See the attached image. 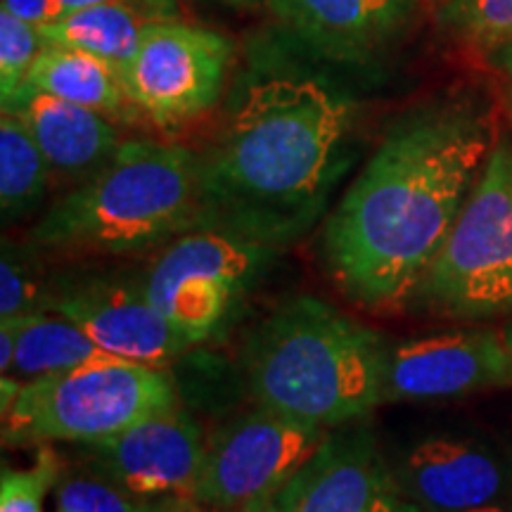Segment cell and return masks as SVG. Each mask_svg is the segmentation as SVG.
<instances>
[{"label":"cell","mask_w":512,"mask_h":512,"mask_svg":"<svg viewBox=\"0 0 512 512\" xmlns=\"http://www.w3.org/2000/svg\"><path fill=\"white\" fill-rule=\"evenodd\" d=\"M50 311L72 320L102 349L162 368L192 344L150 302L143 285L83 280L53 292Z\"/></svg>","instance_id":"cell-13"},{"label":"cell","mask_w":512,"mask_h":512,"mask_svg":"<svg viewBox=\"0 0 512 512\" xmlns=\"http://www.w3.org/2000/svg\"><path fill=\"white\" fill-rule=\"evenodd\" d=\"M484 57L486 62H489V67L501 74L503 79H508L512 86V38L505 43H498V46H494L491 50H486Z\"/></svg>","instance_id":"cell-29"},{"label":"cell","mask_w":512,"mask_h":512,"mask_svg":"<svg viewBox=\"0 0 512 512\" xmlns=\"http://www.w3.org/2000/svg\"><path fill=\"white\" fill-rule=\"evenodd\" d=\"M27 320H29V316L0 318V373L3 375H8L12 370L19 337H22V330H24V325H27Z\"/></svg>","instance_id":"cell-28"},{"label":"cell","mask_w":512,"mask_h":512,"mask_svg":"<svg viewBox=\"0 0 512 512\" xmlns=\"http://www.w3.org/2000/svg\"><path fill=\"white\" fill-rule=\"evenodd\" d=\"M53 292L48 290L41 261L29 245L3 240L0 259V318L34 316L50 311Z\"/></svg>","instance_id":"cell-22"},{"label":"cell","mask_w":512,"mask_h":512,"mask_svg":"<svg viewBox=\"0 0 512 512\" xmlns=\"http://www.w3.org/2000/svg\"><path fill=\"white\" fill-rule=\"evenodd\" d=\"M221 3L230 5V8H240V10H252V8H259V5H264L266 0H221Z\"/></svg>","instance_id":"cell-31"},{"label":"cell","mask_w":512,"mask_h":512,"mask_svg":"<svg viewBox=\"0 0 512 512\" xmlns=\"http://www.w3.org/2000/svg\"><path fill=\"white\" fill-rule=\"evenodd\" d=\"M3 112H15L24 121L46 157L53 181L67 190L98 174L124 143L105 114L29 86L19 88Z\"/></svg>","instance_id":"cell-16"},{"label":"cell","mask_w":512,"mask_h":512,"mask_svg":"<svg viewBox=\"0 0 512 512\" xmlns=\"http://www.w3.org/2000/svg\"><path fill=\"white\" fill-rule=\"evenodd\" d=\"M392 470L403 494L422 512L512 503V465L475 439L427 437L406 448Z\"/></svg>","instance_id":"cell-14"},{"label":"cell","mask_w":512,"mask_h":512,"mask_svg":"<svg viewBox=\"0 0 512 512\" xmlns=\"http://www.w3.org/2000/svg\"><path fill=\"white\" fill-rule=\"evenodd\" d=\"M43 43L38 27L24 22L8 10H0V100L10 102L27 83L29 69L41 53Z\"/></svg>","instance_id":"cell-24"},{"label":"cell","mask_w":512,"mask_h":512,"mask_svg":"<svg viewBox=\"0 0 512 512\" xmlns=\"http://www.w3.org/2000/svg\"><path fill=\"white\" fill-rule=\"evenodd\" d=\"M503 337H505V347H508V354H510V370H512V323L508 330H503Z\"/></svg>","instance_id":"cell-33"},{"label":"cell","mask_w":512,"mask_h":512,"mask_svg":"<svg viewBox=\"0 0 512 512\" xmlns=\"http://www.w3.org/2000/svg\"><path fill=\"white\" fill-rule=\"evenodd\" d=\"M178 406L176 384L164 368L136 361L95 363L24 382L15 403L0 413L3 441L91 444Z\"/></svg>","instance_id":"cell-5"},{"label":"cell","mask_w":512,"mask_h":512,"mask_svg":"<svg viewBox=\"0 0 512 512\" xmlns=\"http://www.w3.org/2000/svg\"><path fill=\"white\" fill-rule=\"evenodd\" d=\"M496 138L475 91L437 95L389 126L323 228L325 266L351 302L392 309L413 297Z\"/></svg>","instance_id":"cell-1"},{"label":"cell","mask_w":512,"mask_h":512,"mask_svg":"<svg viewBox=\"0 0 512 512\" xmlns=\"http://www.w3.org/2000/svg\"><path fill=\"white\" fill-rule=\"evenodd\" d=\"M422 309L451 320L512 313V136L498 133L475 188L413 290Z\"/></svg>","instance_id":"cell-6"},{"label":"cell","mask_w":512,"mask_h":512,"mask_svg":"<svg viewBox=\"0 0 512 512\" xmlns=\"http://www.w3.org/2000/svg\"><path fill=\"white\" fill-rule=\"evenodd\" d=\"M159 503L140 501L102 477H64L57 486L60 512H155Z\"/></svg>","instance_id":"cell-25"},{"label":"cell","mask_w":512,"mask_h":512,"mask_svg":"<svg viewBox=\"0 0 512 512\" xmlns=\"http://www.w3.org/2000/svg\"><path fill=\"white\" fill-rule=\"evenodd\" d=\"M105 3L133 5V8L143 10L145 15H150L152 19H157V22H164V19H178V17H181V10H178L176 0H55L57 10H60L62 17L72 15V12H76V10L91 8V5H105Z\"/></svg>","instance_id":"cell-26"},{"label":"cell","mask_w":512,"mask_h":512,"mask_svg":"<svg viewBox=\"0 0 512 512\" xmlns=\"http://www.w3.org/2000/svg\"><path fill=\"white\" fill-rule=\"evenodd\" d=\"M230 64L233 43L221 31L164 19L147 24L117 74L133 110L159 128H176L221 100Z\"/></svg>","instance_id":"cell-9"},{"label":"cell","mask_w":512,"mask_h":512,"mask_svg":"<svg viewBox=\"0 0 512 512\" xmlns=\"http://www.w3.org/2000/svg\"><path fill=\"white\" fill-rule=\"evenodd\" d=\"M264 5L313 55L363 64L406 29L415 0H266Z\"/></svg>","instance_id":"cell-15"},{"label":"cell","mask_w":512,"mask_h":512,"mask_svg":"<svg viewBox=\"0 0 512 512\" xmlns=\"http://www.w3.org/2000/svg\"><path fill=\"white\" fill-rule=\"evenodd\" d=\"M384 354L377 332L323 299L297 297L249 332L242 373L256 406L337 430L382 403Z\"/></svg>","instance_id":"cell-3"},{"label":"cell","mask_w":512,"mask_h":512,"mask_svg":"<svg viewBox=\"0 0 512 512\" xmlns=\"http://www.w3.org/2000/svg\"><path fill=\"white\" fill-rule=\"evenodd\" d=\"M512 384L503 332L451 330L415 337L384 354L382 401L456 399Z\"/></svg>","instance_id":"cell-12"},{"label":"cell","mask_w":512,"mask_h":512,"mask_svg":"<svg viewBox=\"0 0 512 512\" xmlns=\"http://www.w3.org/2000/svg\"><path fill=\"white\" fill-rule=\"evenodd\" d=\"M24 86L100 114H121L124 110H133L117 69L100 57L74 48L48 46L46 43L31 64Z\"/></svg>","instance_id":"cell-17"},{"label":"cell","mask_w":512,"mask_h":512,"mask_svg":"<svg viewBox=\"0 0 512 512\" xmlns=\"http://www.w3.org/2000/svg\"><path fill=\"white\" fill-rule=\"evenodd\" d=\"M83 446L95 475L150 503L192 501L207 456L202 427L181 406Z\"/></svg>","instance_id":"cell-10"},{"label":"cell","mask_w":512,"mask_h":512,"mask_svg":"<svg viewBox=\"0 0 512 512\" xmlns=\"http://www.w3.org/2000/svg\"><path fill=\"white\" fill-rule=\"evenodd\" d=\"M150 22H157V19L133 5L105 3L76 10L57 22L41 24L38 34L48 46L81 50L119 69L138 50L140 38Z\"/></svg>","instance_id":"cell-18"},{"label":"cell","mask_w":512,"mask_h":512,"mask_svg":"<svg viewBox=\"0 0 512 512\" xmlns=\"http://www.w3.org/2000/svg\"><path fill=\"white\" fill-rule=\"evenodd\" d=\"M3 10L12 12L24 22L41 27V24H50L60 19V10H57L55 0H3Z\"/></svg>","instance_id":"cell-27"},{"label":"cell","mask_w":512,"mask_h":512,"mask_svg":"<svg viewBox=\"0 0 512 512\" xmlns=\"http://www.w3.org/2000/svg\"><path fill=\"white\" fill-rule=\"evenodd\" d=\"M434 17L446 36L484 53L512 38V0H434Z\"/></svg>","instance_id":"cell-21"},{"label":"cell","mask_w":512,"mask_h":512,"mask_svg":"<svg viewBox=\"0 0 512 512\" xmlns=\"http://www.w3.org/2000/svg\"><path fill=\"white\" fill-rule=\"evenodd\" d=\"M112 361H126V358L102 349L86 332L76 328L72 320L36 313V316H29L24 325L10 375L29 382L41 375Z\"/></svg>","instance_id":"cell-19"},{"label":"cell","mask_w":512,"mask_h":512,"mask_svg":"<svg viewBox=\"0 0 512 512\" xmlns=\"http://www.w3.org/2000/svg\"><path fill=\"white\" fill-rule=\"evenodd\" d=\"M467 512H512V503H491V505H482V508L467 510Z\"/></svg>","instance_id":"cell-32"},{"label":"cell","mask_w":512,"mask_h":512,"mask_svg":"<svg viewBox=\"0 0 512 512\" xmlns=\"http://www.w3.org/2000/svg\"><path fill=\"white\" fill-rule=\"evenodd\" d=\"M278 252L219 230L195 228L169 242L143 287L155 309L195 347L226 328Z\"/></svg>","instance_id":"cell-7"},{"label":"cell","mask_w":512,"mask_h":512,"mask_svg":"<svg viewBox=\"0 0 512 512\" xmlns=\"http://www.w3.org/2000/svg\"><path fill=\"white\" fill-rule=\"evenodd\" d=\"M197 228V155L159 140H124L110 164L67 190L31 228L62 254H133Z\"/></svg>","instance_id":"cell-4"},{"label":"cell","mask_w":512,"mask_h":512,"mask_svg":"<svg viewBox=\"0 0 512 512\" xmlns=\"http://www.w3.org/2000/svg\"><path fill=\"white\" fill-rule=\"evenodd\" d=\"M349 128L347 102L316 79L252 83L197 157V228L280 252L302 240L347 169Z\"/></svg>","instance_id":"cell-2"},{"label":"cell","mask_w":512,"mask_h":512,"mask_svg":"<svg viewBox=\"0 0 512 512\" xmlns=\"http://www.w3.org/2000/svg\"><path fill=\"white\" fill-rule=\"evenodd\" d=\"M505 114H508V121L512 128V88H508V93H505Z\"/></svg>","instance_id":"cell-34"},{"label":"cell","mask_w":512,"mask_h":512,"mask_svg":"<svg viewBox=\"0 0 512 512\" xmlns=\"http://www.w3.org/2000/svg\"><path fill=\"white\" fill-rule=\"evenodd\" d=\"M332 430L256 406L207 441L192 501L233 512H264L316 456Z\"/></svg>","instance_id":"cell-8"},{"label":"cell","mask_w":512,"mask_h":512,"mask_svg":"<svg viewBox=\"0 0 512 512\" xmlns=\"http://www.w3.org/2000/svg\"><path fill=\"white\" fill-rule=\"evenodd\" d=\"M62 479L60 456L50 444L38 446L31 467H3L0 475V512H43L48 491Z\"/></svg>","instance_id":"cell-23"},{"label":"cell","mask_w":512,"mask_h":512,"mask_svg":"<svg viewBox=\"0 0 512 512\" xmlns=\"http://www.w3.org/2000/svg\"><path fill=\"white\" fill-rule=\"evenodd\" d=\"M50 166L41 147L15 112L0 117V211L3 223H17L41 207L46 200Z\"/></svg>","instance_id":"cell-20"},{"label":"cell","mask_w":512,"mask_h":512,"mask_svg":"<svg viewBox=\"0 0 512 512\" xmlns=\"http://www.w3.org/2000/svg\"><path fill=\"white\" fill-rule=\"evenodd\" d=\"M155 512H233V510L209 508V505H202L195 501H164L157 505Z\"/></svg>","instance_id":"cell-30"},{"label":"cell","mask_w":512,"mask_h":512,"mask_svg":"<svg viewBox=\"0 0 512 512\" xmlns=\"http://www.w3.org/2000/svg\"><path fill=\"white\" fill-rule=\"evenodd\" d=\"M264 512H422L408 501L366 425L330 432Z\"/></svg>","instance_id":"cell-11"}]
</instances>
